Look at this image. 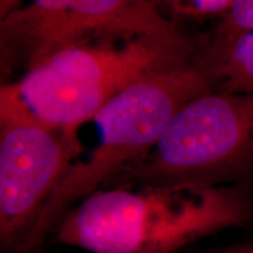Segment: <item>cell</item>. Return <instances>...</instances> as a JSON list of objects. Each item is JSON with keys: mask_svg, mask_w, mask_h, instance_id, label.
I'll return each mask as SVG.
<instances>
[{"mask_svg": "<svg viewBox=\"0 0 253 253\" xmlns=\"http://www.w3.org/2000/svg\"><path fill=\"white\" fill-rule=\"evenodd\" d=\"M203 253H253V242L245 243V244H235Z\"/></svg>", "mask_w": 253, "mask_h": 253, "instance_id": "obj_10", "label": "cell"}, {"mask_svg": "<svg viewBox=\"0 0 253 253\" xmlns=\"http://www.w3.org/2000/svg\"><path fill=\"white\" fill-rule=\"evenodd\" d=\"M253 178V93L210 91L182 107L156 144L108 186L248 184Z\"/></svg>", "mask_w": 253, "mask_h": 253, "instance_id": "obj_4", "label": "cell"}, {"mask_svg": "<svg viewBox=\"0 0 253 253\" xmlns=\"http://www.w3.org/2000/svg\"><path fill=\"white\" fill-rule=\"evenodd\" d=\"M78 141L36 123L0 126V249L24 253Z\"/></svg>", "mask_w": 253, "mask_h": 253, "instance_id": "obj_6", "label": "cell"}, {"mask_svg": "<svg viewBox=\"0 0 253 253\" xmlns=\"http://www.w3.org/2000/svg\"><path fill=\"white\" fill-rule=\"evenodd\" d=\"M210 91H214V81L201 49L191 61L143 79L107 103L93 119L96 144L63 175L24 253L40 250L75 205L145 156L177 112Z\"/></svg>", "mask_w": 253, "mask_h": 253, "instance_id": "obj_3", "label": "cell"}, {"mask_svg": "<svg viewBox=\"0 0 253 253\" xmlns=\"http://www.w3.org/2000/svg\"><path fill=\"white\" fill-rule=\"evenodd\" d=\"M148 0H34L0 20L1 73L25 74L63 50L103 38L178 37Z\"/></svg>", "mask_w": 253, "mask_h": 253, "instance_id": "obj_5", "label": "cell"}, {"mask_svg": "<svg viewBox=\"0 0 253 253\" xmlns=\"http://www.w3.org/2000/svg\"><path fill=\"white\" fill-rule=\"evenodd\" d=\"M252 218L249 184L119 185L75 205L54 233L60 244L88 253H175Z\"/></svg>", "mask_w": 253, "mask_h": 253, "instance_id": "obj_2", "label": "cell"}, {"mask_svg": "<svg viewBox=\"0 0 253 253\" xmlns=\"http://www.w3.org/2000/svg\"><path fill=\"white\" fill-rule=\"evenodd\" d=\"M233 0H169L158 1V9L164 17L181 26L184 23L216 21L226 13Z\"/></svg>", "mask_w": 253, "mask_h": 253, "instance_id": "obj_9", "label": "cell"}, {"mask_svg": "<svg viewBox=\"0 0 253 253\" xmlns=\"http://www.w3.org/2000/svg\"><path fill=\"white\" fill-rule=\"evenodd\" d=\"M253 32V0H233L223 17L214 21L212 30L202 37L207 48L218 49L229 46L238 38Z\"/></svg>", "mask_w": 253, "mask_h": 253, "instance_id": "obj_8", "label": "cell"}, {"mask_svg": "<svg viewBox=\"0 0 253 253\" xmlns=\"http://www.w3.org/2000/svg\"><path fill=\"white\" fill-rule=\"evenodd\" d=\"M33 253H47V252H42V251H41V250H38V251L33 252Z\"/></svg>", "mask_w": 253, "mask_h": 253, "instance_id": "obj_11", "label": "cell"}, {"mask_svg": "<svg viewBox=\"0 0 253 253\" xmlns=\"http://www.w3.org/2000/svg\"><path fill=\"white\" fill-rule=\"evenodd\" d=\"M202 38H103L59 53L0 90V126L36 123L78 141L77 129L143 79L191 61Z\"/></svg>", "mask_w": 253, "mask_h": 253, "instance_id": "obj_1", "label": "cell"}, {"mask_svg": "<svg viewBox=\"0 0 253 253\" xmlns=\"http://www.w3.org/2000/svg\"><path fill=\"white\" fill-rule=\"evenodd\" d=\"M203 53L214 81V91L253 93V32L223 48L203 45Z\"/></svg>", "mask_w": 253, "mask_h": 253, "instance_id": "obj_7", "label": "cell"}]
</instances>
